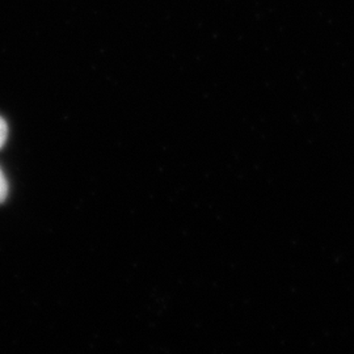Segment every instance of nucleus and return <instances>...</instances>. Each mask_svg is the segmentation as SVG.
Instances as JSON below:
<instances>
[{
    "instance_id": "f03ea898",
    "label": "nucleus",
    "mask_w": 354,
    "mask_h": 354,
    "mask_svg": "<svg viewBox=\"0 0 354 354\" xmlns=\"http://www.w3.org/2000/svg\"><path fill=\"white\" fill-rule=\"evenodd\" d=\"M7 137H8V127L6 121L0 117V149L4 146Z\"/></svg>"
},
{
    "instance_id": "f257e3e1",
    "label": "nucleus",
    "mask_w": 354,
    "mask_h": 354,
    "mask_svg": "<svg viewBox=\"0 0 354 354\" xmlns=\"http://www.w3.org/2000/svg\"><path fill=\"white\" fill-rule=\"evenodd\" d=\"M8 194V183L4 177V174L0 169V203H4Z\"/></svg>"
}]
</instances>
